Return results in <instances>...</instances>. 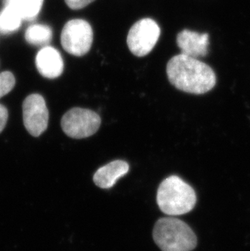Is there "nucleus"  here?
Here are the masks:
<instances>
[{
  "mask_svg": "<svg viewBox=\"0 0 250 251\" xmlns=\"http://www.w3.org/2000/svg\"><path fill=\"white\" fill-rule=\"evenodd\" d=\"M168 80L184 92L202 95L216 85V75L209 65L196 58L179 54L173 57L167 65Z\"/></svg>",
  "mask_w": 250,
  "mask_h": 251,
  "instance_id": "f257e3e1",
  "label": "nucleus"
},
{
  "mask_svg": "<svg viewBox=\"0 0 250 251\" xmlns=\"http://www.w3.org/2000/svg\"><path fill=\"white\" fill-rule=\"evenodd\" d=\"M197 202L194 189L177 176H171L161 183L157 192V203L168 216H180L191 211Z\"/></svg>",
  "mask_w": 250,
  "mask_h": 251,
  "instance_id": "f03ea898",
  "label": "nucleus"
},
{
  "mask_svg": "<svg viewBox=\"0 0 250 251\" xmlns=\"http://www.w3.org/2000/svg\"><path fill=\"white\" fill-rule=\"evenodd\" d=\"M153 237L162 251H192L198 243L191 227L184 221L172 217L161 218L156 222Z\"/></svg>",
  "mask_w": 250,
  "mask_h": 251,
  "instance_id": "7ed1b4c3",
  "label": "nucleus"
},
{
  "mask_svg": "<svg viewBox=\"0 0 250 251\" xmlns=\"http://www.w3.org/2000/svg\"><path fill=\"white\" fill-rule=\"evenodd\" d=\"M100 126L101 118L99 114L80 107L69 110L61 120L64 133L74 139H82L94 135Z\"/></svg>",
  "mask_w": 250,
  "mask_h": 251,
  "instance_id": "20e7f679",
  "label": "nucleus"
},
{
  "mask_svg": "<svg viewBox=\"0 0 250 251\" xmlns=\"http://www.w3.org/2000/svg\"><path fill=\"white\" fill-rule=\"evenodd\" d=\"M92 27L85 20L74 19L67 22L62 30V47L67 52L83 56L90 51L93 43Z\"/></svg>",
  "mask_w": 250,
  "mask_h": 251,
  "instance_id": "39448f33",
  "label": "nucleus"
},
{
  "mask_svg": "<svg viewBox=\"0 0 250 251\" xmlns=\"http://www.w3.org/2000/svg\"><path fill=\"white\" fill-rule=\"evenodd\" d=\"M160 32L158 25L150 18L136 22L127 34V44L130 51L138 57L148 55L158 42Z\"/></svg>",
  "mask_w": 250,
  "mask_h": 251,
  "instance_id": "423d86ee",
  "label": "nucleus"
},
{
  "mask_svg": "<svg viewBox=\"0 0 250 251\" xmlns=\"http://www.w3.org/2000/svg\"><path fill=\"white\" fill-rule=\"evenodd\" d=\"M26 130L33 137H39L48 128L49 112L44 98L38 94L26 97L22 105Z\"/></svg>",
  "mask_w": 250,
  "mask_h": 251,
  "instance_id": "0eeeda50",
  "label": "nucleus"
},
{
  "mask_svg": "<svg viewBox=\"0 0 250 251\" xmlns=\"http://www.w3.org/2000/svg\"><path fill=\"white\" fill-rule=\"evenodd\" d=\"M35 65L38 73L46 78H57L64 71V60L61 54L50 46L41 48L36 55Z\"/></svg>",
  "mask_w": 250,
  "mask_h": 251,
  "instance_id": "6e6552de",
  "label": "nucleus"
},
{
  "mask_svg": "<svg viewBox=\"0 0 250 251\" xmlns=\"http://www.w3.org/2000/svg\"><path fill=\"white\" fill-rule=\"evenodd\" d=\"M177 45L181 50V54L199 58L207 55L209 42L208 33H199L194 31L184 29L177 35Z\"/></svg>",
  "mask_w": 250,
  "mask_h": 251,
  "instance_id": "1a4fd4ad",
  "label": "nucleus"
},
{
  "mask_svg": "<svg viewBox=\"0 0 250 251\" xmlns=\"http://www.w3.org/2000/svg\"><path fill=\"white\" fill-rule=\"evenodd\" d=\"M129 165L124 160H115L98 169L94 175L95 185L101 189L114 186L117 180L127 174Z\"/></svg>",
  "mask_w": 250,
  "mask_h": 251,
  "instance_id": "9d476101",
  "label": "nucleus"
},
{
  "mask_svg": "<svg viewBox=\"0 0 250 251\" xmlns=\"http://www.w3.org/2000/svg\"><path fill=\"white\" fill-rule=\"evenodd\" d=\"M43 2L44 0H5V5L17 10L24 21H33L40 13Z\"/></svg>",
  "mask_w": 250,
  "mask_h": 251,
  "instance_id": "9b49d317",
  "label": "nucleus"
},
{
  "mask_svg": "<svg viewBox=\"0 0 250 251\" xmlns=\"http://www.w3.org/2000/svg\"><path fill=\"white\" fill-rule=\"evenodd\" d=\"M52 36L51 28L43 24L31 25L25 33V38L28 44L40 47L48 46L51 41Z\"/></svg>",
  "mask_w": 250,
  "mask_h": 251,
  "instance_id": "f8f14e48",
  "label": "nucleus"
},
{
  "mask_svg": "<svg viewBox=\"0 0 250 251\" xmlns=\"http://www.w3.org/2000/svg\"><path fill=\"white\" fill-rule=\"evenodd\" d=\"M23 21L17 10L9 5H5L0 12V33H14L21 28Z\"/></svg>",
  "mask_w": 250,
  "mask_h": 251,
  "instance_id": "ddd939ff",
  "label": "nucleus"
},
{
  "mask_svg": "<svg viewBox=\"0 0 250 251\" xmlns=\"http://www.w3.org/2000/svg\"><path fill=\"white\" fill-rule=\"evenodd\" d=\"M16 85V77L12 72L4 71L0 74V99L12 91Z\"/></svg>",
  "mask_w": 250,
  "mask_h": 251,
  "instance_id": "4468645a",
  "label": "nucleus"
},
{
  "mask_svg": "<svg viewBox=\"0 0 250 251\" xmlns=\"http://www.w3.org/2000/svg\"><path fill=\"white\" fill-rule=\"evenodd\" d=\"M94 1L95 0H65V2L71 9L79 10L84 8Z\"/></svg>",
  "mask_w": 250,
  "mask_h": 251,
  "instance_id": "2eb2a0df",
  "label": "nucleus"
},
{
  "mask_svg": "<svg viewBox=\"0 0 250 251\" xmlns=\"http://www.w3.org/2000/svg\"><path fill=\"white\" fill-rule=\"evenodd\" d=\"M8 119V112L3 105L0 104V133H2L3 128L7 124Z\"/></svg>",
  "mask_w": 250,
  "mask_h": 251,
  "instance_id": "dca6fc26",
  "label": "nucleus"
}]
</instances>
